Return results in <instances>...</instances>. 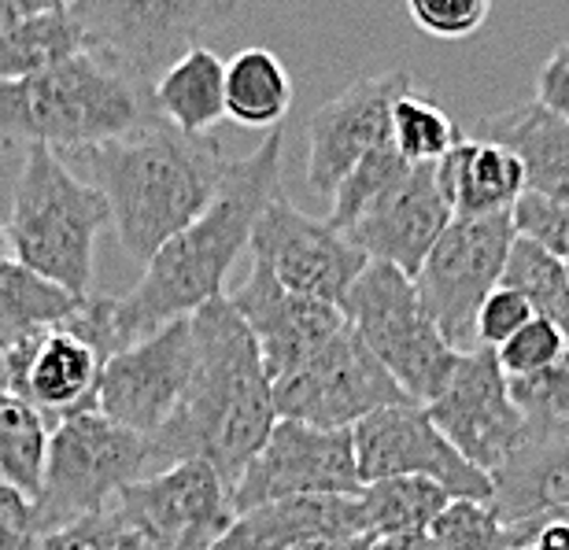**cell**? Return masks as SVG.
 Wrapping results in <instances>:
<instances>
[{"mask_svg":"<svg viewBox=\"0 0 569 550\" xmlns=\"http://www.w3.org/2000/svg\"><path fill=\"white\" fill-rule=\"evenodd\" d=\"M407 170H411V163L396 152L392 141L378 144L373 152L362 156L359 163L348 170V178L337 186L333 200H329V219L326 222L333 229H340V233H348L359 219H367V211L373 208V203H381L396 186H400V181L407 178Z\"/></svg>","mask_w":569,"mask_h":550,"instance_id":"cell-32","label":"cell"},{"mask_svg":"<svg viewBox=\"0 0 569 550\" xmlns=\"http://www.w3.org/2000/svg\"><path fill=\"white\" fill-rule=\"evenodd\" d=\"M440 186L448 192L455 219H481V214L515 211L526 197V167L507 144L496 141H466L437 163Z\"/></svg>","mask_w":569,"mask_h":550,"instance_id":"cell-23","label":"cell"},{"mask_svg":"<svg viewBox=\"0 0 569 550\" xmlns=\"http://www.w3.org/2000/svg\"><path fill=\"white\" fill-rule=\"evenodd\" d=\"M74 0H0V30L16 27L22 19H38L49 11H67Z\"/></svg>","mask_w":569,"mask_h":550,"instance_id":"cell-43","label":"cell"},{"mask_svg":"<svg viewBox=\"0 0 569 550\" xmlns=\"http://www.w3.org/2000/svg\"><path fill=\"white\" fill-rule=\"evenodd\" d=\"M362 477L356 462L351 429H315L303 421H284L270 429L267 443L233 480V510H252L259 502L300 496H359Z\"/></svg>","mask_w":569,"mask_h":550,"instance_id":"cell-13","label":"cell"},{"mask_svg":"<svg viewBox=\"0 0 569 550\" xmlns=\"http://www.w3.org/2000/svg\"><path fill=\"white\" fill-rule=\"evenodd\" d=\"M415 74L407 67L351 82L345 93L322 104L307 122V186L315 197L333 200L340 181L362 156L392 141V104L411 93Z\"/></svg>","mask_w":569,"mask_h":550,"instance_id":"cell-17","label":"cell"},{"mask_svg":"<svg viewBox=\"0 0 569 550\" xmlns=\"http://www.w3.org/2000/svg\"><path fill=\"white\" fill-rule=\"evenodd\" d=\"M38 550H148V543L127 521L119 518L116 507L82 518L74 524H63L56 532H44Z\"/></svg>","mask_w":569,"mask_h":550,"instance_id":"cell-36","label":"cell"},{"mask_svg":"<svg viewBox=\"0 0 569 550\" xmlns=\"http://www.w3.org/2000/svg\"><path fill=\"white\" fill-rule=\"evenodd\" d=\"M156 122L163 119L152 86L89 49L49 71L0 82V148L78 152Z\"/></svg>","mask_w":569,"mask_h":550,"instance_id":"cell-4","label":"cell"},{"mask_svg":"<svg viewBox=\"0 0 569 550\" xmlns=\"http://www.w3.org/2000/svg\"><path fill=\"white\" fill-rule=\"evenodd\" d=\"M392 144L411 167L440 163L443 156L462 144V130L429 97L403 93L392 104Z\"/></svg>","mask_w":569,"mask_h":550,"instance_id":"cell-33","label":"cell"},{"mask_svg":"<svg viewBox=\"0 0 569 550\" xmlns=\"http://www.w3.org/2000/svg\"><path fill=\"white\" fill-rule=\"evenodd\" d=\"M230 303L259 343L270 384L300 370L303 362H311L348 326V318L337 303L284 289L274 273L256 259L248 278L230 292Z\"/></svg>","mask_w":569,"mask_h":550,"instance_id":"cell-18","label":"cell"},{"mask_svg":"<svg viewBox=\"0 0 569 550\" xmlns=\"http://www.w3.org/2000/svg\"><path fill=\"white\" fill-rule=\"evenodd\" d=\"M392 403H407V392L351 326L340 329L311 362L274 381L278 418L315 429H351Z\"/></svg>","mask_w":569,"mask_h":550,"instance_id":"cell-10","label":"cell"},{"mask_svg":"<svg viewBox=\"0 0 569 550\" xmlns=\"http://www.w3.org/2000/svg\"><path fill=\"white\" fill-rule=\"evenodd\" d=\"M532 100L569 122V41H562L559 49L543 60V67L537 71V97Z\"/></svg>","mask_w":569,"mask_h":550,"instance_id":"cell-42","label":"cell"},{"mask_svg":"<svg viewBox=\"0 0 569 550\" xmlns=\"http://www.w3.org/2000/svg\"><path fill=\"white\" fill-rule=\"evenodd\" d=\"M515 226L521 237L537 240L551 256L569 259V203L526 192V197L515 203Z\"/></svg>","mask_w":569,"mask_h":550,"instance_id":"cell-40","label":"cell"},{"mask_svg":"<svg viewBox=\"0 0 569 550\" xmlns=\"http://www.w3.org/2000/svg\"><path fill=\"white\" fill-rule=\"evenodd\" d=\"M351 440L362 484L389 477H426L437 480L451 499L492 502L496 496L492 477L462 458L459 447L432 426L429 410L411 399L373 410L370 418L351 426Z\"/></svg>","mask_w":569,"mask_h":550,"instance_id":"cell-12","label":"cell"},{"mask_svg":"<svg viewBox=\"0 0 569 550\" xmlns=\"http://www.w3.org/2000/svg\"><path fill=\"white\" fill-rule=\"evenodd\" d=\"M41 524L38 507L27 491L0 477V550H38Z\"/></svg>","mask_w":569,"mask_h":550,"instance_id":"cell-41","label":"cell"},{"mask_svg":"<svg viewBox=\"0 0 569 550\" xmlns=\"http://www.w3.org/2000/svg\"><path fill=\"white\" fill-rule=\"evenodd\" d=\"M455 208L440 186L437 163L411 167L407 178L381 203H373L367 219L348 229V240L370 262H389L407 278H418L432 244L451 226Z\"/></svg>","mask_w":569,"mask_h":550,"instance_id":"cell-19","label":"cell"},{"mask_svg":"<svg viewBox=\"0 0 569 550\" xmlns=\"http://www.w3.org/2000/svg\"><path fill=\"white\" fill-rule=\"evenodd\" d=\"M451 496L437 480L426 477H389L370 480L359 491L362 529L373 540H392V536H422L432 521L448 510Z\"/></svg>","mask_w":569,"mask_h":550,"instance_id":"cell-28","label":"cell"},{"mask_svg":"<svg viewBox=\"0 0 569 550\" xmlns=\"http://www.w3.org/2000/svg\"><path fill=\"white\" fill-rule=\"evenodd\" d=\"M485 141L507 144L526 167V192L569 203V122L540 108L537 100L481 119Z\"/></svg>","mask_w":569,"mask_h":550,"instance_id":"cell-22","label":"cell"},{"mask_svg":"<svg viewBox=\"0 0 569 550\" xmlns=\"http://www.w3.org/2000/svg\"><path fill=\"white\" fill-rule=\"evenodd\" d=\"M100 366H104V354L82 332H74L71 326H56L30 348L0 362V388L22 396L49 421H60L74 410L93 407Z\"/></svg>","mask_w":569,"mask_h":550,"instance_id":"cell-20","label":"cell"},{"mask_svg":"<svg viewBox=\"0 0 569 550\" xmlns=\"http://www.w3.org/2000/svg\"><path fill=\"white\" fill-rule=\"evenodd\" d=\"M537 311L529 307V300L515 289H507V284H499V289L488 292V300L481 303V311H477V326H473V340L477 348H503V343L515 337L521 326H529Z\"/></svg>","mask_w":569,"mask_h":550,"instance_id":"cell-39","label":"cell"},{"mask_svg":"<svg viewBox=\"0 0 569 550\" xmlns=\"http://www.w3.org/2000/svg\"><path fill=\"white\" fill-rule=\"evenodd\" d=\"M510 396L529 426V440H569V351L548 370L515 377Z\"/></svg>","mask_w":569,"mask_h":550,"instance_id":"cell-35","label":"cell"},{"mask_svg":"<svg viewBox=\"0 0 569 550\" xmlns=\"http://www.w3.org/2000/svg\"><path fill=\"white\" fill-rule=\"evenodd\" d=\"M111 507L148 550H211L237 518L230 484L200 458L144 473L122 488Z\"/></svg>","mask_w":569,"mask_h":550,"instance_id":"cell-11","label":"cell"},{"mask_svg":"<svg viewBox=\"0 0 569 550\" xmlns=\"http://www.w3.org/2000/svg\"><path fill=\"white\" fill-rule=\"evenodd\" d=\"M426 410L462 458H470L488 477H496L529 443V426L510 396L507 373L488 348L466 351L448 388Z\"/></svg>","mask_w":569,"mask_h":550,"instance_id":"cell-15","label":"cell"},{"mask_svg":"<svg viewBox=\"0 0 569 550\" xmlns=\"http://www.w3.org/2000/svg\"><path fill=\"white\" fill-rule=\"evenodd\" d=\"M367 536L359 496H300L241 510L211 550H292L315 540Z\"/></svg>","mask_w":569,"mask_h":550,"instance_id":"cell-21","label":"cell"},{"mask_svg":"<svg viewBox=\"0 0 569 550\" xmlns=\"http://www.w3.org/2000/svg\"><path fill=\"white\" fill-rule=\"evenodd\" d=\"M284 130H270L252 156L230 159L219 192L200 219L170 237L144 262L141 281L127 296H111V337L116 351L178 318L197 314L203 303L226 296V278L241 251L252 244V229L270 200L281 197Z\"/></svg>","mask_w":569,"mask_h":550,"instance_id":"cell-1","label":"cell"},{"mask_svg":"<svg viewBox=\"0 0 569 550\" xmlns=\"http://www.w3.org/2000/svg\"><path fill=\"white\" fill-rule=\"evenodd\" d=\"M292 108V78L270 49H241L226 63V119L278 130Z\"/></svg>","mask_w":569,"mask_h":550,"instance_id":"cell-27","label":"cell"},{"mask_svg":"<svg viewBox=\"0 0 569 550\" xmlns=\"http://www.w3.org/2000/svg\"><path fill=\"white\" fill-rule=\"evenodd\" d=\"M562 351H569V343L559 332V326L543 322V318H532V322L521 326L503 348H496V359H499V370L507 373V381H515V377L548 370Z\"/></svg>","mask_w":569,"mask_h":550,"instance_id":"cell-37","label":"cell"},{"mask_svg":"<svg viewBox=\"0 0 569 550\" xmlns=\"http://www.w3.org/2000/svg\"><path fill=\"white\" fill-rule=\"evenodd\" d=\"M71 156L89 174L86 181L104 192L119 244L133 262H148L208 211L230 163L214 137H186L167 122Z\"/></svg>","mask_w":569,"mask_h":550,"instance_id":"cell-3","label":"cell"},{"mask_svg":"<svg viewBox=\"0 0 569 550\" xmlns=\"http://www.w3.org/2000/svg\"><path fill=\"white\" fill-rule=\"evenodd\" d=\"M503 284L526 296L529 307L537 311V318L559 326V332L569 343V267H566V259L551 256L543 244L518 233L515 248H510L507 270H503Z\"/></svg>","mask_w":569,"mask_h":550,"instance_id":"cell-31","label":"cell"},{"mask_svg":"<svg viewBox=\"0 0 569 550\" xmlns=\"http://www.w3.org/2000/svg\"><path fill=\"white\" fill-rule=\"evenodd\" d=\"M49 418L22 396L0 388V477L38 499L44 458H49Z\"/></svg>","mask_w":569,"mask_h":550,"instance_id":"cell-30","label":"cell"},{"mask_svg":"<svg viewBox=\"0 0 569 550\" xmlns=\"http://www.w3.org/2000/svg\"><path fill=\"white\" fill-rule=\"evenodd\" d=\"M159 119L186 137H208L226 119V63L208 44H192L152 82Z\"/></svg>","mask_w":569,"mask_h":550,"instance_id":"cell-25","label":"cell"},{"mask_svg":"<svg viewBox=\"0 0 569 550\" xmlns=\"http://www.w3.org/2000/svg\"><path fill=\"white\" fill-rule=\"evenodd\" d=\"M86 49V33L71 16V8L49 11V16L38 19H22L16 27L0 30V82H16V78L49 71V67L71 60V56Z\"/></svg>","mask_w":569,"mask_h":550,"instance_id":"cell-29","label":"cell"},{"mask_svg":"<svg viewBox=\"0 0 569 550\" xmlns=\"http://www.w3.org/2000/svg\"><path fill=\"white\" fill-rule=\"evenodd\" d=\"M148 473V437L122 429L97 407L60 418L49 437L38 507L41 536L108 510L116 496Z\"/></svg>","mask_w":569,"mask_h":550,"instance_id":"cell-7","label":"cell"},{"mask_svg":"<svg viewBox=\"0 0 569 550\" xmlns=\"http://www.w3.org/2000/svg\"><path fill=\"white\" fill-rule=\"evenodd\" d=\"M237 11V0H74L89 52L152 86L178 56Z\"/></svg>","mask_w":569,"mask_h":550,"instance_id":"cell-8","label":"cell"},{"mask_svg":"<svg viewBox=\"0 0 569 550\" xmlns=\"http://www.w3.org/2000/svg\"><path fill=\"white\" fill-rule=\"evenodd\" d=\"M189 322L197 362L174 414L156 437H148V473L200 458L233 488L278 426L274 384L230 296L203 303L197 314H189Z\"/></svg>","mask_w":569,"mask_h":550,"instance_id":"cell-2","label":"cell"},{"mask_svg":"<svg viewBox=\"0 0 569 550\" xmlns=\"http://www.w3.org/2000/svg\"><path fill=\"white\" fill-rule=\"evenodd\" d=\"M492 484V507L510 524L569 518V440H529Z\"/></svg>","mask_w":569,"mask_h":550,"instance_id":"cell-24","label":"cell"},{"mask_svg":"<svg viewBox=\"0 0 569 550\" xmlns=\"http://www.w3.org/2000/svg\"><path fill=\"white\" fill-rule=\"evenodd\" d=\"M192 362H197L192 322L178 318L104 359L93 407L138 437H156L186 396Z\"/></svg>","mask_w":569,"mask_h":550,"instance_id":"cell-14","label":"cell"},{"mask_svg":"<svg viewBox=\"0 0 569 550\" xmlns=\"http://www.w3.org/2000/svg\"><path fill=\"white\" fill-rule=\"evenodd\" d=\"M429 540L440 550H521V524H510L496 513L492 502L451 499L448 510L432 521Z\"/></svg>","mask_w":569,"mask_h":550,"instance_id":"cell-34","label":"cell"},{"mask_svg":"<svg viewBox=\"0 0 569 550\" xmlns=\"http://www.w3.org/2000/svg\"><path fill=\"white\" fill-rule=\"evenodd\" d=\"M248 248L284 289L337 307L345 303L348 289L370 262L340 229L303 214L284 192L259 214Z\"/></svg>","mask_w":569,"mask_h":550,"instance_id":"cell-16","label":"cell"},{"mask_svg":"<svg viewBox=\"0 0 569 550\" xmlns=\"http://www.w3.org/2000/svg\"><path fill=\"white\" fill-rule=\"evenodd\" d=\"M415 27L440 41L470 38L485 27L492 0H407Z\"/></svg>","mask_w":569,"mask_h":550,"instance_id":"cell-38","label":"cell"},{"mask_svg":"<svg viewBox=\"0 0 569 550\" xmlns=\"http://www.w3.org/2000/svg\"><path fill=\"white\" fill-rule=\"evenodd\" d=\"M370 547H373V536H340V540H315L292 550H370Z\"/></svg>","mask_w":569,"mask_h":550,"instance_id":"cell-44","label":"cell"},{"mask_svg":"<svg viewBox=\"0 0 569 550\" xmlns=\"http://www.w3.org/2000/svg\"><path fill=\"white\" fill-rule=\"evenodd\" d=\"M86 296L60 289L19 259H0V362L78 314Z\"/></svg>","mask_w":569,"mask_h":550,"instance_id":"cell-26","label":"cell"},{"mask_svg":"<svg viewBox=\"0 0 569 550\" xmlns=\"http://www.w3.org/2000/svg\"><path fill=\"white\" fill-rule=\"evenodd\" d=\"M4 251H8V226L0 222V259H4Z\"/></svg>","mask_w":569,"mask_h":550,"instance_id":"cell-46","label":"cell"},{"mask_svg":"<svg viewBox=\"0 0 569 550\" xmlns=\"http://www.w3.org/2000/svg\"><path fill=\"white\" fill-rule=\"evenodd\" d=\"M108 222L111 208L93 181L78 178L52 148H27L8 219V248L22 267L89 296L97 237Z\"/></svg>","mask_w":569,"mask_h":550,"instance_id":"cell-5","label":"cell"},{"mask_svg":"<svg viewBox=\"0 0 569 550\" xmlns=\"http://www.w3.org/2000/svg\"><path fill=\"white\" fill-rule=\"evenodd\" d=\"M370 550H440L429 540V532L422 536H392V540H373Z\"/></svg>","mask_w":569,"mask_h":550,"instance_id":"cell-45","label":"cell"},{"mask_svg":"<svg viewBox=\"0 0 569 550\" xmlns=\"http://www.w3.org/2000/svg\"><path fill=\"white\" fill-rule=\"evenodd\" d=\"M515 240V211L481 214V219H451V226L443 229V237L426 256L415 289L455 351L466 354L477 348V311L488 300V292L503 284Z\"/></svg>","mask_w":569,"mask_h":550,"instance_id":"cell-9","label":"cell"},{"mask_svg":"<svg viewBox=\"0 0 569 550\" xmlns=\"http://www.w3.org/2000/svg\"><path fill=\"white\" fill-rule=\"evenodd\" d=\"M340 311L373 351V359L400 381L411 403L429 407L448 388L462 351L443 340L415 289V278L389 262H367Z\"/></svg>","mask_w":569,"mask_h":550,"instance_id":"cell-6","label":"cell"},{"mask_svg":"<svg viewBox=\"0 0 569 550\" xmlns=\"http://www.w3.org/2000/svg\"><path fill=\"white\" fill-rule=\"evenodd\" d=\"M566 267H569V259H566Z\"/></svg>","mask_w":569,"mask_h":550,"instance_id":"cell-47","label":"cell"}]
</instances>
